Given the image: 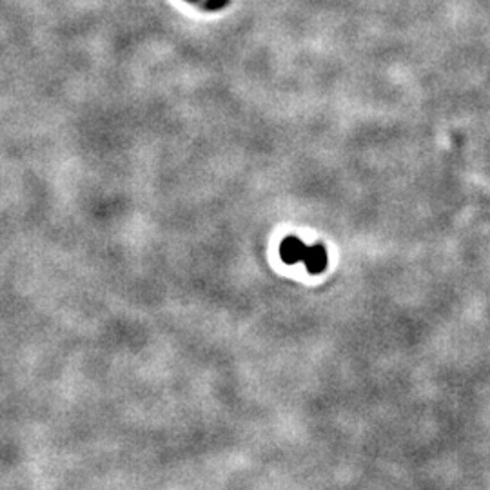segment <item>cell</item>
Returning a JSON list of instances; mask_svg holds the SVG:
<instances>
[{"instance_id":"obj_2","label":"cell","mask_w":490,"mask_h":490,"mask_svg":"<svg viewBox=\"0 0 490 490\" xmlns=\"http://www.w3.org/2000/svg\"><path fill=\"white\" fill-rule=\"evenodd\" d=\"M327 249H325L322 244H316L312 245V247H309L305 258H303L305 269L311 272V274H322V272L327 269Z\"/></svg>"},{"instance_id":"obj_1","label":"cell","mask_w":490,"mask_h":490,"mask_svg":"<svg viewBox=\"0 0 490 490\" xmlns=\"http://www.w3.org/2000/svg\"><path fill=\"white\" fill-rule=\"evenodd\" d=\"M307 251H309V247L296 237L284 238V241L280 244V256L285 263L303 262Z\"/></svg>"},{"instance_id":"obj_3","label":"cell","mask_w":490,"mask_h":490,"mask_svg":"<svg viewBox=\"0 0 490 490\" xmlns=\"http://www.w3.org/2000/svg\"><path fill=\"white\" fill-rule=\"evenodd\" d=\"M229 4V0H204L201 8L207 9V11H218V9L225 8Z\"/></svg>"},{"instance_id":"obj_4","label":"cell","mask_w":490,"mask_h":490,"mask_svg":"<svg viewBox=\"0 0 490 490\" xmlns=\"http://www.w3.org/2000/svg\"><path fill=\"white\" fill-rule=\"evenodd\" d=\"M187 2H194V0H187Z\"/></svg>"}]
</instances>
